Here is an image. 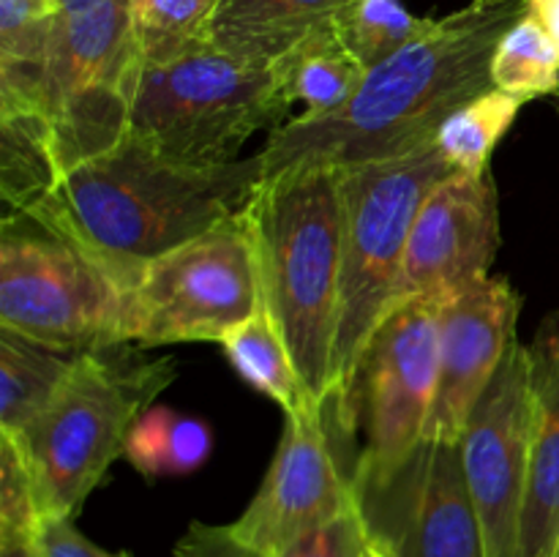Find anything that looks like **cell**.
I'll list each match as a JSON object with an SVG mask.
<instances>
[{
    "label": "cell",
    "instance_id": "6da1fadb",
    "mask_svg": "<svg viewBox=\"0 0 559 557\" xmlns=\"http://www.w3.org/2000/svg\"><path fill=\"white\" fill-rule=\"evenodd\" d=\"M530 11V0H473L435 20L424 36L366 71L347 104L273 129L260 151L265 178L317 164L347 169L388 162L435 142L448 115L495 87L497 44Z\"/></svg>",
    "mask_w": 559,
    "mask_h": 557
},
{
    "label": "cell",
    "instance_id": "7a4b0ae2",
    "mask_svg": "<svg viewBox=\"0 0 559 557\" xmlns=\"http://www.w3.org/2000/svg\"><path fill=\"white\" fill-rule=\"evenodd\" d=\"M262 178L260 153L191 169L123 137L71 167L25 213L85 251L126 293L147 262L243 211Z\"/></svg>",
    "mask_w": 559,
    "mask_h": 557
},
{
    "label": "cell",
    "instance_id": "3957f363",
    "mask_svg": "<svg viewBox=\"0 0 559 557\" xmlns=\"http://www.w3.org/2000/svg\"><path fill=\"white\" fill-rule=\"evenodd\" d=\"M342 167H293L262 178L240 211L262 309L287 344L314 402L333 393L342 278Z\"/></svg>",
    "mask_w": 559,
    "mask_h": 557
},
{
    "label": "cell",
    "instance_id": "277c9868",
    "mask_svg": "<svg viewBox=\"0 0 559 557\" xmlns=\"http://www.w3.org/2000/svg\"><path fill=\"white\" fill-rule=\"evenodd\" d=\"M173 358H145L131 344L76 355L49 407L20 435L44 519H74L109 464L126 453L136 418L175 380Z\"/></svg>",
    "mask_w": 559,
    "mask_h": 557
},
{
    "label": "cell",
    "instance_id": "5b68a950",
    "mask_svg": "<svg viewBox=\"0 0 559 557\" xmlns=\"http://www.w3.org/2000/svg\"><path fill=\"white\" fill-rule=\"evenodd\" d=\"M289 107L276 66L207 44L136 69L123 137L180 167L213 169L238 162L257 131L287 123Z\"/></svg>",
    "mask_w": 559,
    "mask_h": 557
},
{
    "label": "cell",
    "instance_id": "8992f818",
    "mask_svg": "<svg viewBox=\"0 0 559 557\" xmlns=\"http://www.w3.org/2000/svg\"><path fill=\"white\" fill-rule=\"evenodd\" d=\"M451 173L453 167L435 142L399 158L344 169L342 278L331 396L342 399L347 418L360 360L393 306L415 216L429 191Z\"/></svg>",
    "mask_w": 559,
    "mask_h": 557
},
{
    "label": "cell",
    "instance_id": "52a82bcc",
    "mask_svg": "<svg viewBox=\"0 0 559 557\" xmlns=\"http://www.w3.org/2000/svg\"><path fill=\"white\" fill-rule=\"evenodd\" d=\"M52 38L36 109L55 134L63 175L126 134L140 58L131 0H52Z\"/></svg>",
    "mask_w": 559,
    "mask_h": 557
},
{
    "label": "cell",
    "instance_id": "ba28073f",
    "mask_svg": "<svg viewBox=\"0 0 559 557\" xmlns=\"http://www.w3.org/2000/svg\"><path fill=\"white\" fill-rule=\"evenodd\" d=\"M0 328L66 353L126 342V293L98 262L25 211L0 224Z\"/></svg>",
    "mask_w": 559,
    "mask_h": 557
},
{
    "label": "cell",
    "instance_id": "9c48e42d",
    "mask_svg": "<svg viewBox=\"0 0 559 557\" xmlns=\"http://www.w3.org/2000/svg\"><path fill=\"white\" fill-rule=\"evenodd\" d=\"M262 309L240 213L147 262L126 289V342H222Z\"/></svg>",
    "mask_w": 559,
    "mask_h": 557
},
{
    "label": "cell",
    "instance_id": "30bf717a",
    "mask_svg": "<svg viewBox=\"0 0 559 557\" xmlns=\"http://www.w3.org/2000/svg\"><path fill=\"white\" fill-rule=\"evenodd\" d=\"M353 502L377 557H486L459 440L424 437L396 462H358Z\"/></svg>",
    "mask_w": 559,
    "mask_h": 557
},
{
    "label": "cell",
    "instance_id": "8fae6325",
    "mask_svg": "<svg viewBox=\"0 0 559 557\" xmlns=\"http://www.w3.org/2000/svg\"><path fill=\"white\" fill-rule=\"evenodd\" d=\"M353 435L338 396L320 407L284 415L276 457L246 511L229 528L243 544L276 557L311 530L353 506L355 464L342 446Z\"/></svg>",
    "mask_w": 559,
    "mask_h": 557
},
{
    "label": "cell",
    "instance_id": "7c38bea8",
    "mask_svg": "<svg viewBox=\"0 0 559 557\" xmlns=\"http://www.w3.org/2000/svg\"><path fill=\"white\" fill-rule=\"evenodd\" d=\"M440 304L404 300L377 325L349 393V420L364 410L369 437L358 462H396L424 440L440 371Z\"/></svg>",
    "mask_w": 559,
    "mask_h": 557
},
{
    "label": "cell",
    "instance_id": "4fadbf2b",
    "mask_svg": "<svg viewBox=\"0 0 559 557\" xmlns=\"http://www.w3.org/2000/svg\"><path fill=\"white\" fill-rule=\"evenodd\" d=\"M530 353L527 344L513 342L459 437L486 557H519L530 478Z\"/></svg>",
    "mask_w": 559,
    "mask_h": 557
},
{
    "label": "cell",
    "instance_id": "5bb4252c",
    "mask_svg": "<svg viewBox=\"0 0 559 557\" xmlns=\"http://www.w3.org/2000/svg\"><path fill=\"white\" fill-rule=\"evenodd\" d=\"M500 244V205L489 169L451 173L429 191L415 216L393 306L462 293L489 276Z\"/></svg>",
    "mask_w": 559,
    "mask_h": 557
},
{
    "label": "cell",
    "instance_id": "9a60e30c",
    "mask_svg": "<svg viewBox=\"0 0 559 557\" xmlns=\"http://www.w3.org/2000/svg\"><path fill=\"white\" fill-rule=\"evenodd\" d=\"M522 295L508 278H480L440 304V371L424 437L459 440L469 413L516 342Z\"/></svg>",
    "mask_w": 559,
    "mask_h": 557
},
{
    "label": "cell",
    "instance_id": "2e32d148",
    "mask_svg": "<svg viewBox=\"0 0 559 557\" xmlns=\"http://www.w3.org/2000/svg\"><path fill=\"white\" fill-rule=\"evenodd\" d=\"M527 353L533 440L519 557H559V309L540 320Z\"/></svg>",
    "mask_w": 559,
    "mask_h": 557
},
{
    "label": "cell",
    "instance_id": "e0dca14e",
    "mask_svg": "<svg viewBox=\"0 0 559 557\" xmlns=\"http://www.w3.org/2000/svg\"><path fill=\"white\" fill-rule=\"evenodd\" d=\"M353 0H224L211 44L251 63H273Z\"/></svg>",
    "mask_w": 559,
    "mask_h": 557
},
{
    "label": "cell",
    "instance_id": "ac0fdd59",
    "mask_svg": "<svg viewBox=\"0 0 559 557\" xmlns=\"http://www.w3.org/2000/svg\"><path fill=\"white\" fill-rule=\"evenodd\" d=\"M287 96L306 104L304 115H325L347 104L364 85L366 69L325 22L273 60Z\"/></svg>",
    "mask_w": 559,
    "mask_h": 557
},
{
    "label": "cell",
    "instance_id": "d6986e66",
    "mask_svg": "<svg viewBox=\"0 0 559 557\" xmlns=\"http://www.w3.org/2000/svg\"><path fill=\"white\" fill-rule=\"evenodd\" d=\"M76 355L0 328V431H25L63 388Z\"/></svg>",
    "mask_w": 559,
    "mask_h": 557
},
{
    "label": "cell",
    "instance_id": "ffe728a7",
    "mask_svg": "<svg viewBox=\"0 0 559 557\" xmlns=\"http://www.w3.org/2000/svg\"><path fill=\"white\" fill-rule=\"evenodd\" d=\"M218 344L227 353L233 369L254 391L271 396L284 410V415L320 407V402H314L309 388L300 380L293 355H289L287 344L278 336L276 325L265 309L233 328Z\"/></svg>",
    "mask_w": 559,
    "mask_h": 557
},
{
    "label": "cell",
    "instance_id": "44dd1931",
    "mask_svg": "<svg viewBox=\"0 0 559 557\" xmlns=\"http://www.w3.org/2000/svg\"><path fill=\"white\" fill-rule=\"evenodd\" d=\"M63 167L47 118L38 112H0V194L5 213L41 200Z\"/></svg>",
    "mask_w": 559,
    "mask_h": 557
},
{
    "label": "cell",
    "instance_id": "7402d4cb",
    "mask_svg": "<svg viewBox=\"0 0 559 557\" xmlns=\"http://www.w3.org/2000/svg\"><path fill=\"white\" fill-rule=\"evenodd\" d=\"M213 435L207 424L169 407H147L136 418L123 457L147 478L189 475L211 457Z\"/></svg>",
    "mask_w": 559,
    "mask_h": 557
},
{
    "label": "cell",
    "instance_id": "603a6c76",
    "mask_svg": "<svg viewBox=\"0 0 559 557\" xmlns=\"http://www.w3.org/2000/svg\"><path fill=\"white\" fill-rule=\"evenodd\" d=\"M224 0H131V36L140 66L169 63L211 44Z\"/></svg>",
    "mask_w": 559,
    "mask_h": 557
},
{
    "label": "cell",
    "instance_id": "cb8c5ba5",
    "mask_svg": "<svg viewBox=\"0 0 559 557\" xmlns=\"http://www.w3.org/2000/svg\"><path fill=\"white\" fill-rule=\"evenodd\" d=\"M522 107L524 102L497 91V87L478 93V96L469 98L467 104H462L456 112L442 120V126L437 129L435 145L440 147L453 173H486L491 151L506 137V131L511 129Z\"/></svg>",
    "mask_w": 559,
    "mask_h": 557
},
{
    "label": "cell",
    "instance_id": "d4e9b609",
    "mask_svg": "<svg viewBox=\"0 0 559 557\" xmlns=\"http://www.w3.org/2000/svg\"><path fill=\"white\" fill-rule=\"evenodd\" d=\"M491 85L524 104L559 93V47L535 11L524 14L497 44Z\"/></svg>",
    "mask_w": 559,
    "mask_h": 557
},
{
    "label": "cell",
    "instance_id": "484cf974",
    "mask_svg": "<svg viewBox=\"0 0 559 557\" xmlns=\"http://www.w3.org/2000/svg\"><path fill=\"white\" fill-rule=\"evenodd\" d=\"M331 22L344 47L369 71L424 36L435 20L409 14L402 0H353Z\"/></svg>",
    "mask_w": 559,
    "mask_h": 557
},
{
    "label": "cell",
    "instance_id": "4316f807",
    "mask_svg": "<svg viewBox=\"0 0 559 557\" xmlns=\"http://www.w3.org/2000/svg\"><path fill=\"white\" fill-rule=\"evenodd\" d=\"M41 508L25 457L11 435L0 431V533H38Z\"/></svg>",
    "mask_w": 559,
    "mask_h": 557
},
{
    "label": "cell",
    "instance_id": "83f0119b",
    "mask_svg": "<svg viewBox=\"0 0 559 557\" xmlns=\"http://www.w3.org/2000/svg\"><path fill=\"white\" fill-rule=\"evenodd\" d=\"M369 538H366L364 522L358 508L353 506L322 528L311 530L304 538L289 544L276 557H366L369 555Z\"/></svg>",
    "mask_w": 559,
    "mask_h": 557
},
{
    "label": "cell",
    "instance_id": "f1b7e54d",
    "mask_svg": "<svg viewBox=\"0 0 559 557\" xmlns=\"http://www.w3.org/2000/svg\"><path fill=\"white\" fill-rule=\"evenodd\" d=\"M175 557H267L251 549L233 533L229 524L191 522L189 530L175 544Z\"/></svg>",
    "mask_w": 559,
    "mask_h": 557
},
{
    "label": "cell",
    "instance_id": "f546056e",
    "mask_svg": "<svg viewBox=\"0 0 559 557\" xmlns=\"http://www.w3.org/2000/svg\"><path fill=\"white\" fill-rule=\"evenodd\" d=\"M36 535L44 557H129L104 552L102 546L87 541L74 528V519H44Z\"/></svg>",
    "mask_w": 559,
    "mask_h": 557
},
{
    "label": "cell",
    "instance_id": "4dcf8cb0",
    "mask_svg": "<svg viewBox=\"0 0 559 557\" xmlns=\"http://www.w3.org/2000/svg\"><path fill=\"white\" fill-rule=\"evenodd\" d=\"M0 557H44L36 533H0Z\"/></svg>",
    "mask_w": 559,
    "mask_h": 557
},
{
    "label": "cell",
    "instance_id": "1f68e13d",
    "mask_svg": "<svg viewBox=\"0 0 559 557\" xmlns=\"http://www.w3.org/2000/svg\"><path fill=\"white\" fill-rule=\"evenodd\" d=\"M535 14L540 16V22H544L549 36L555 38L559 47V0H544V3L535 9Z\"/></svg>",
    "mask_w": 559,
    "mask_h": 557
},
{
    "label": "cell",
    "instance_id": "d6a6232c",
    "mask_svg": "<svg viewBox=\"0 0 559 557\" xmlns=\"http://www.w3.org/2000/svg\"><path fill=\"white\" fill-rule=\"evenodd\" d=\"M530 3H533V11H535V9H538L540 3H544V0H530Z\"/></svg>",
    "mask_w": 559,
    "mask_h": 557
},
{
    "label": "cell",
    "instance_id": "836d02e7",
    "mask_svg": "<svg viewBox=\"0 0 559 557\" xmlns=\"http://www.w3.org/2000/svg\"><path fill=\"white\" fill-rule=\"evenodd\" d=\"M366 557H377V555H374V552H371V549H369V555H366Z\"/></svg>",
    "mask_w": 559,
    "mask_h": 557
}]
</instances>
